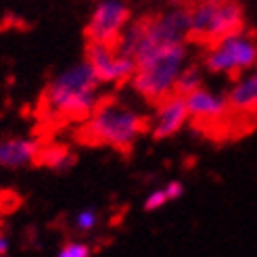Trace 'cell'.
I'll return each mask as SVG.
<instances>
[{"mask_svg": "<svg viewBox=\"0 0 257 257\" xmlns=\"http://www.w3.org/2000/svg\"><path fill=\"white\" fill-rule=\"evenodd\" d=\"M100 86L86 59L73 63L48 82L42 96L44 111L55 119H86L100 102Z\"/></svg>", "mask_w": 257, "mask_h": 257, "instance_id": "6da1fadb", "label": "cell"}, {"mask_svg": "<svg viewBox=\"0 0 257 257\" xmlns=\"http://www.w3.org/2000/svg\"><path fill=\"white\" fill-rule=\"evenodd\" d=\"M134 73L130 86L145 100L159 102L174 94L180 71L188 65V42H168L145 46L132 57Z\"/></svg>", "mask_w": 257, "mask_h": 257, "instance_id": "7a4b0ae2", "label": "cell"}, {"mask_svg": "<svg viewBox=\"0 0 257 257\" xmlns=\"http://www.w3.org/2000/svg\"><path fill=\"white\" fill-rule=\"evenodd\" d=\"M149 119L138 109L119 100H102L86 117L84 136L88 143L130 151L136 140L147 132Z\"/></svg>", "mask_w": 257, "mask_h": 257, "instance_id": "3957f363", "label": "cell"}, {"mask_svg": "<svg viewBox=\"0 0 257 257\" xmlns=\"http://www.w3.org/2000/svg\"><path fill=\"white\" fill-rule=\"evenodd\" d=\"M188 40L209 46L245 28V11L238 0H197L188 7Z\"/></svg>", "mask_w": 257, "mask_h": 257, "instance_id": "277c9868", "label": "cell"}, {"mask_svg": "<svg viewBox=\"0 0 257 257\" xmlns=\"http://www.w3.org/2000/svg\"><path fill=\"white\" fill-rule=\"evenodd\" d=\"M203 67L215 75H236L257 67V40L245 28L207 46Z\"/></svg>", "mask_w": 257, "mask_h": 257, "instance_id": "5b68a950", "label": "cell"}, {"mask_svg": "<svg viewBox=\"0 0 257 257\" xmlns=\"http://www.w3.org/2000/svg\"><path fill=\"white\" fill-rule=\"evenodd\" d=\"M132 21V9L127 0H96L86 23L88 42L115 44Z\"/></svg>", "mask_w": 257, "mask_h": 257, "instance_id": "8992f818", "label": "cell"}, {"mask_svg": "<svg viewBox=\"0 0 257 257\" xmlns=\"http://www.w3.org/2000/svg\"><path fill=\"white\" fill-rule=\"evenodd\" d=\"M86 61L100 84H125L134 73V59L123 55L115 44L88 42Z\"/></svg>", "mask_w": 257, "mask_h": 257, "instance_id": "52a82bcc", "label": "cell"}, {"mask_svg": "<svg viewBox=\"0 0 257 257\" xmlns=\"http://www.w3.org/2000/svg\"><path fill=\"white\" fill-rule=\"evenodd\" d=\"M155 113L151 121V136L155 140H165L176 136L182 127L188 123V111H186V100L180 94H170L155 102Z\"/></svg>", "mask_w": 257, "mask_h": 257, "instance_id": "ba28073f", "label": "cell"}, {"mask_svg": "<svg viewBox=\"0 0 257 257\" xmlns=\"http://www.w3.org/2000/svg\"><path fill=\"white\" fill-rule=\"evenodd\" d=\"M188 117L197 123H222L230 115V102L224 92L211 88H197L184 96Z\"/></svg>", "mask_w": 257, "mask_h": 257, "instance_id": "9c48e42d", "label": "cell"}, {"mask_svg": "<svg viewBox=\"0 0 257 257\" xmlns=\"http://www.w3.org/2000/svg\"><path fill=\"white\" fill-rule=\"evenodd\" d=\"M40 140L32 136H11L0 140V170H21L38 163Z\"/></svg>", "mask_w": 257, "mask_h": 257, "instance_id": "30bf717a", "label": "cell"}, {"mask_svg": "<svg viewBox=\"0 0 257 257\" xmlns=\"http://www.w3.org/2000/svg\"><path fill=\"white\" fill-rule=\"evenodd\" d=\"M226 96L230 102V111L240 115H255L257 113V67L236 75Z\"/></svg>", "mask_w": 257, "mask_h": 257, "instance_id": "8fae6325", "label": "cell"}, {"mask_svg": "<svg viewBox=\"0 0 257 257\" xmlns=\"http://www.w3.org/2000/svg\"><path fill=\"white\" fill-rule=\"evenodd\" d=\"M38 163L44 165V168H50L55 172H65L69 170L71 165L75 163V155L65 149V147H42L40 149V155H38Z\"/></svg>", "mask_w": 257, "mask_h": 257, "instance_id": "7c38bea8", "label": "cell"}, {"mask_svg": "<svg viewBox=\"0 0 257 257\" xmlns=\"http://www.w3.org/2000/svg\"><path fill=\"white\" fill-rule=\"evenodd\" d=\"M203 86V69L199 65H188L180 71L178 75V80H176V88H174V92L180 94V96H186L190 94L192 90H197Z\"/></svg>", "mask_w": 257, "mask_h": 257, "instance_id": "4fadbf2b", "label": "cell"}, {"mask_svg": "<svg viewBox=\"0 0 257 257\" xmlns=\"http://www.w3.org/2000/svg\"><path fill=\"white\" fill-rule=\"evenodd\" d=\"M98 224H100V215L94 207H84L73 215V228L80 234H90L92 230H96Z\"/></svg>", "mask_w": 257, "mask_h": 257, "instance_id": "5bb4252c", "label": "cell"}, {"mask_svg": "<svg viewBox=\"0 0 257 257\" xmlns=\"http://www.w3.org/2000/svg\"><path fill=\"white\" fill-rule=\"evenodd\" d=\"M170 201V195H168V190H165V186H159V188H153L149 195L145 197V203H143V207L147 211H157L161 207H165Z\"/></svg>", "mask_w": 257, "mask_h": 257, "instance_id": "9a60e30c", "label": "cell"}, {"mask_svg": "<svg viewBox=\"0 0 257 257\" xmlns=\"http://www.w3.org/2000/svg\"><path fill=\"white\" fill-rule=\"evenodd\" d=\"M57 257H92V249L84 240H67L57 251Z\"/></svg>", "mask_w": 257, "mask_h": 257, "instance_id": "2e32d148", "label": "cell"}, {"mask_svg": "<svg viewBox=\"0 0 257 257\" xmlns=\"http://www.w3.org/2000/svg\"><path fill=\"white\" fill-rule=\"evenodd\" d=\"M11 251V238L7 234H0V257H7Z\"/></svg>", "mask_w": 257, "mask_h": 257, "instance_id": "e0dca14e", "label": "cell"}, {"mask_svg": "<svg viewBox=\"0 0 257 257\" xmlns=\"http://www.w3.org/2000/svg\"><path fill=\"white\" fill-rule=\"evenodd\" d=\"M174 5H180V7H190L192 3H197V0H172Z\"/></svg>", "mask_w": 257, "mask_h": 257, "instance_id": "ac0fdd59", "label": "cell"}]
</instances>
